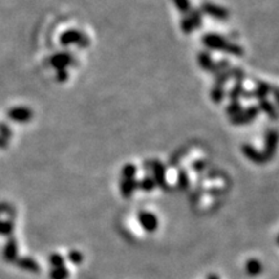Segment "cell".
Instances as JSON below:
<instances>
[{
	"mask_svg": "<svg viewBox=\"0 0 279 279\" xmlns=\"http://www.w3.org/2000/svg\"><path fill=\"white\" fill-rule=\"evenodd\" d=\"M202 42L208 49H212V51H222L224 53L236 56V57H242L244 55V51L240 45L236 43H230V42H228L220 35H216V34H206L202 38Z\"/></svg>",
	"mask_w": 279,
	"mask_h": 279,
	"instance_id": "6da1fadb",
	"label": "cell"
},
{
	"mask_svg": "<svg viewBox=\"0 0 279 279\" xmlns=\"http://www.w3.org/2000/svg\"><path fill=\"white\" fill-rule=\"evenodd\" d=\"M60 43L62 45H70V44H76V45H79L80 48L83 47H88V44H89V40L88 38L82 34L79 30H75V29H70V30H66L65 33L61 34V37H60Z\"/></svg>",
	"mask_w": 279,
	"mask_h": 279,
	"instance_id": "7a4b0ae2",
	"label": "cell"
},
{
	"mask_svg": "<svg viewBox=\"0 0 279 279\" xmlns=\"http://www.w3.org/2000/svg\"><path fill=\"white\" fill-rule=\"evenodd\" d=\"M258 112H260V109L258 106H250L248 109L242 110L239 114L230 118V122H232L233 126H246L258 118Z\"/></svg>",
	"mask_w": 279,
	"mask_h": 279,
	"instance_id": "3957f363",
	"label": "cell"
},
{
	"mask_svg": "<svg viewBox=\"0 0 279 279\" xmlns=\"http://www.w3.org/2000/svg\"><path fill=\"white\" fill-rule=\"evenodd\" d=\"M202 13H206V15L214 17V19L217 20H226L229 19V11L226 8L220 7V5H216L214 3H203L200 5L199 9Z\"/></svg>",
	"mask_w": 279,
	"mask_h": 279,
	"instance_id": "277c9868",
	"label": "cell"
},
{
	"mask_svg": "<svg viewBox=\"0 0 279 279\" xmlns=\"http://www.w3.org/2000/svg\"><path fill=\"white\" fill-rule=\"evenodd\" d=\"M277 144H278V133L276 129L269 130L266 136H265V146H264V156L266 160H270L276 154Z\"/></svg>",
	"mask_w": 279,
	"mask_h": 279,
	"instance_id": "5b68a950",
	"label": "cell"
},
{
	"mask_svg": "<svg viewBox=\"0 0 279 279\" xmlns=\"http://www.w3.org/2000/svg\"><path fill=\"white\" fill-rule=\"evenodd\" d=\"M150 168L152 170V174H154V178H152V180L155 182V185L164 189V190L168 189L167 180H166V167H164L163 164L160 163L159 160H154V162H151Z\"/></svg>",
	"mask_w": 279,
	"mask_h": 279,
	"instance_id": "8992f818",
	"label": "cell"
},
{
	"mask_svg": "<svg viewBox=\"0 0 279 279\" xmlns=\"http://www.w3.org/2000/svg\"><path fill=\"white\" fill-rule=\"evenodd\" d=\"M74 61V57L67 52H61V53H56L49 58V64H51L56 70H66V67L71 65Z\"/></svg>",
	"mask_w": 279,
	"mask_h": 279,
	"instance_id": "52a82bcc",
	"label": "cell"
},
{
	"mask_svg": "<svg viewBox=\"0 0 279 279\" xmlns=\"http://www.w3.org/2000/svg\"><path fill=\"white\" fill-rule=\"evenodd\" d=\"M8 118L15 120L17 123H26L30 119H33V111L27 107H13L8 111Z\"/></svg>",
	"mask_w": 279,
	"mask_h": 279,
	"instance_id": "ba28073f",
	"label": "cell"
},
{
	"mask_svg": "<svg viewBox=\"0 0 279 279\" xmlns=\"http://www.w3.org/2000/svg\"><path fill=\"white\" fill-rule=\"evenodd\" d=\"M242 152L247 159L256 164H264L268 162L266 158L264 156V154H262V151H258L256 148H254L252 145H248V144H244L242 146Z\"/></svg>",
	"mask_w": 279,
	"mask_h": 279,
	"instance_id": "9c48e42d",
	"label": "cell"
},
{
	"mask_svg": "<svg viewBox=\"0 0 279 279\" xmlns=\"http://www.w3.org/2000/svg\"><path fill=\"white\" fill-rule=\"evenodd\" d=\"M138 221L146 232L152 233L158 229V218L155 217V215L150 214V212H140Z\"/></svg>",
	"mask_w": 279,
	"mask_h": 279,
	"instance_id": "30bf717a",
	"label": "cell"
},
{
	"mask_svg": "<svg viewBox=\"0 0 279 279\" xmlns=\"http://www.w3.org/2000/svg\"><path fill=\"white\" fill-rule=\"evenodd\" d=\"M138 182L136 181V178H122L120 181V193L124 198H129L133 192L137 189Z\"/></svg>",
	"mask_w": 279,
	"mask_h": 279,
	"instance_id": "8fae6325",
	"label": "cell"
},
{
	"mask_svg": "<svg viewBox=\"0 0 279 279\" xmlns=\"http://www.w3.org/2000/svg\"><path fill=\"white\" fill-rule=\"evenodd\" d=\"M198 64H199V66L203 70L212 73L215 62L208 52H199V53H198Z\"/></svg>",
	"mask_w": 279,
	"mask_h": 279,
	"instance_id": "7c38bea8",
	"label": "cell"
},
{
	"mask_svg": "<svg viewBox=\"0 0 279 279\" xmlns=\"http://www.w3.org/2000/svg\"><path fill=\"white\" fill-rule=\"evenodd\" d=\"M270 89H272V87H270L268 83H265V82H258V87L252 92V94H250V97L258 98V101H260V100H264V98H266Z\"/></svg>",
	"mask_w": 279,
	"mask_h": 279,
	"instance_id": "4fadbf2b",
	"label": "cell"
},
{
	"mask_svg": "<svg viewBox=\"0 0 279 279\" xmlns=\"http://www.w3.org/2000/svg\"><path fill=\"white\" fill-rule=\"evenodd\" d=\"M260 110H262V111H264L265 114L269 116V118H272V119H277L276 107H274V105H273L272 102L268 101L266 98L260 100Z\"/></svg>",
	"mask_w": 279,
	"mask_h": 279,
	"instance_id": "5bb4252c",
	"label": "cell"
},
{
	"mask_svg": "<svg viewBox=\"0 0 279 279\" xmlns=\"http://www.w3.org/2000/svg\"><path fill=\"white\" fill-rule=\"evenodd\" d=\"M244 89H243V80H236V86L229 92V98L232 101H239V97H243Z\"/></svg>",
	"mask_w": 279,
	"mask_h": 279,
	"instance_id": "9a60e30c",
	"label": "cell"
},
{
	"mask_svg": "<svg viewBox=\"0 0 279 279\" xmlns=\"http://www.w3.org/2000/svg\"><path fill=\"white\" fill-rule=\"evenodd\" d=\"M19 265L22 269H26L29 272L38 273L39 272V265L37 264V261H34L33 258H23L21 260H19Z\"/></svg>",
	"mask_w": 279,
	"mask_h": 279,
	"instance_id": "2e32d148",
	"label": "cell"
},
{
	"mask_svg": "<svg viewBox=\"0 0 279 279\" xmlns=\"http://www.w3.org/2000/svg\"><path fill=\"white\" fill-rule=\"evenodd\" d=\"M4 256L9 261H13L16 258V256H17V244H16V242L13 239H11L7 243L5 250H4Z\"/></svg>",
	"mask_w": 279,
	"mask_h": 279,
	"instance_id": "e0dca14e",
	"label": "cell"
},
{
	"mask_svg": "<svg viewBox=\"0 0 279 279\" xmlns=\"http://www.w3.org/2000/svg\"><path fill=\"white\" fill-rule=\"evenodd\" d=\"M246 270L250 276H258L262 270V265L258 260H250L246 264Z\"/></svg>",
	"mask_w": 279,
	"mask_h": 279,
	"instance_id": "ac0fdd59",
	"label": "cell"
},
{
	"mask_svg": "<svg viewBox=\"0 0 279 279\" xmlns=\"http://www.w3.org/2000/svg\"><path fill=\"white\" fill-rule=\"evenodd\" d=\"M225 97V91L224 87H220V86H214L212 91H211V98L215 104H220V102L224 100Z\"/></svg>",
	"mask_w": 279,
	"mask_h": 279,
	"instance_id": "d6986e66",
	"label": "cell"
},
{
	"mask_svg": "<svg viewBox=\"0 0 279 279\" xmlns=\"http://www.w3.org/2000/svg\"><path fill=\"white\" fill-rule=\"evenodd\" d=\"M189 19L193 22L194 29H199L202 26V12L199 9H192L189 12Z\"/></svg>",
	"mask_w": 279,
	"mask_h": 279,
	"instance_id": "ffe728a7",
	"label": "cell"
},
{
	"mask_svg": "<svg viewBox=\"0 0 279 279\" xmlns=\"http://www.w3.org/2000/svg\"><path fill=\"white\" fill-rule=\"evenodd\" d=\"M172 1L182 15H189V12L192 11V4L189 0H172Z\"/></svg>",
	"mask_w": 279,
	"mask_h": 279,
	"instance_id": "44dd1931",
	"label": "cell"
},
{
	"mask_svg": "<svg viewBox=\"0 0 279 279\" xmlns=\"http://www.w3.org/2000/svg\"><path fill=\"white\" fill-rule=\"evenodd\" d=\"M136 172H137V168L133 164H126L123 168H122V178H136Z\"/></svg>",
	"mask_w": 279,
	"mask_h": 279,
	"instance_id": "7402d4cb",
	"label": "cell"
},
{
	"mask_svg": "<svg viewBox=\"0 0 279 279\" xmlns=\"http://www.w3.org/2000/svg\"><path fill=\"white\" fill-rule=\"evenodd\" d=\"M137 188H140L144 192H151L152 189H155V182L151 177H144L141 181L138 182Z\"/></svg>",
	"mask_w": 279,
	"mask_h": 279,
	"instance_id": "603a6c76",
	"label": "cell"
},
{
	"mask_svg": "<svg viewBox=\"0 0 279 279\" xmlns=\"http://www.w3.org/2000/svg\"><path fill=\"white\" fill-rule=\"evenodd\" d=\"M242 110V105H240L239 101H232V104L226 107V114L233 118V116H236V114H239Z\"/></svg>",
	"mask_w": 279,
	"mask_h": 279,
	"instance_id": "cb8c5ba5",
	"label": "cell"
},
{
	"mask_svg": "<svg viewBox=\"0 0 279 279\" xmlns=\"http://www.w3.org/2000/svg\"><path fill=\"white\" fill-rule=\"evenodd\" d=\"M69 276V272L66 270L64 266H60V268H56L55 270H52L51 278L52 279H66Z\"/></svg>",
	"mask_w": 279,
	"mask_h": 279,
	"instance_id": "d4e9b609",
	"label": "cell"
},
{
	"mask_svg": "<svg viewBox=\"0 0 279 279\" xmlns=\"http://www.w3.org/2000/svg\"><path fill=\"white\" fill-rule=\"evenodd\" d=\"M181 30L182 33L186 34V35L192 34L193 30H194V25H193V22L190 21L188 16H185V17L181 20Z\"/></svg>",
	"mask_w": 279,
	"mask_h": 279,
	"instance_id": "484cf974",
	"label": "cell"
},
{
	"mask_svg": "<svg viewBox=\"0 0 279 279\" xmlns=\"http://www.w3.org/2000/svg\"><path fill=\"white\" fill-rule=\"evenodd\" d=\"M190 185V181H189V176L186 173L185 171H180L178 172V186L182 189V190H185V189L189 188Z\"/></svg>",
	"mask_w": 279,
	"mask_h": 279,
	"instance_id": "4316f807",
	"label": "cell"
},
{
	"mask_svg": "<svg viewBox=\"0 0 279 279\" xmlns=\"http://www.w3.org/2000/svg\"><path fill=\"white\" fill-rule=\"evenodd\" d=\"M13 232V224L9 221H1L0 220V234L8 236Z\"/></svg>",
	"mask_w": 279,
	"mask_h": 279,
	"instance_id": "83f0119b",
	"label": "cell"
},
{
	"mask_svg": "<svg viewBox=\"0 0 279 279\" xmlns=\"http://www.w3.org/2000/svg\"><path fill=\"white\" fill-rule=\"evenodd\" d=\"M49 261H51L52 265H55L56 268H60V266H64V258H62L61 255L58 254H53L49 258Z\"/></svg>",
	"mask_w": 279,
	"mask_h": 279,
	"instance_id": "f1b7e54d",
	"label": "cell"
},
{
	"mask_svg": "<svg viewBox=\"0 0 279 279\" xmlns=\"http://www.w3.org/2000/svg\"><path fill=\"white\" fill-rule=\"evenodd\" d=\"M0 137H3L4 140L12 137V130L11 128L5 126L4 123H0Z\"/></svg>",
	"mask_w": 279,
	"mask_h": 279,
	"instance_id": "f546056e",
	"label": "cell"
},
{
	"mask_svg": "<svg viewBox=\"0 0 279 279\" xmlns=\"http://www.w3.org/2000/svg\"><path fill=\"white\" fill-rule=\"evenodd\" d=\"M69 260L71 261V262H74V264H79V262H82V260H83V256H82V254L78 252V251H73V252H70L69 254Z\"/></svg>",
	"mask_w": 279,
	"mask_h": 279,
	"instance_id": "4dcf8cb0",
	"label": "cell"
},
{
	"mask_svg": "<svg viewBox=\"0 0 279 279\" xmlns=\"http://www.w3.org/2000/svg\"><path fill=\"white\" fill-rule=\"evenodd\" d=\"M69 78V74H67V71L66 70H58L57 71V80L60 82V83H64L66 79Z\"/></svg>",
	"mask_w": 279,
	"mask_h": 279,
	"instance_id": "1f68e13d",
	"label": "cell"
},
{
	"mask_svg": "<svg viewBox=\"0 0 279 279\" xmlns=\"http://www.w3.org/2000/svg\"><path fill=\"white\" fill-rule=\"evenodd\" d=\"M202 162H198V163H195L194 164V170H202L203 168V166H202Z\"/></svg>",
	"mask_w": 279,
	"mask_h": 279,
	"instance_id": "d6a6232c",
	"label": "cell"
},
{
	"mask_svg": "<svg viewBox=\"0 0 279 279\" xmlns=\"http://www.w3.org/2000/svg\"><path fill=\"white\" fill-rule=\"evenodd\" d=\"M208 279H218V277H216V276H210V278Z\"/></svg>",
	"mask_w": 279,
	"mask_h": 279,
	"instance_id": "836d02e7",
	"label": "cell"
}]
</instances>
